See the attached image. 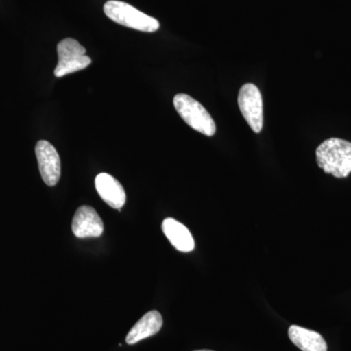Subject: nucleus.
I'll list each match as a JSON object with an SVG mask.
<instances>
[{
  "instance_id": "obj_1",
  "label": "nucleus",
  "mask_w": 351,
  "mask_h": 351,
  "mask_svg": "<svg viewBox=\"0 0 351 351\" xmlns=\"http://www.w3.org/2000/svg\"><path fill=\"white\" fill-rule=\"evenodd\" d=\"M318 166L326 174L346 178L351 173V143L343 138L324 141L316 149Z\"/></svg>"
},
{
  "instance_id": "obj_2",
  "label": "nucleus",
  "mask_w": 351,
  "mask_h": 351,
  "mask_svg": "<svg viewBox=\"0 0 351 351\" xmlns=\"http://www.w3.org/2000/svg\"><path fill=\"white\" fill-rule=\"evenodd\" d=\"M104 12L117 24L137 31L154 32L160 27L158 21L141 12L126 2L110 0L104 6Z\"/></svg>"
},
{
  "instance_id": "obj_3",
  "label": "nucleus",
  "mask_w": 351,
  "mask_h": 351,
  "mask_svg": "<svg viewBox=\"0 0 351 351\" xmlns=\"http://www.w3.org/2000/svg\"><path fill=\"white\" fill-rule=\"evenodd\" d=\"M174 107L184 121L203 135L212 137L216 133V123L206 108L186 94L174 97Z\"/></svg>"
},
{
  "instance_id": "obj_4",
  "label": "nucleus",
  "mask_w": 351,
  "mask_h": 351,
  "mask_svg": "<svg viewBox=\"0 0 351 351\" xmlns=\"http://www.w3.org/2000/svg\"><path fill=\"white\" fill-rule=\"evenodd\" d=\"M57 52L59 61L54 71L56 77L82 71L92 63L91 58L86 55V49L73 38L62 40L58 44Z\"/></svg>"
},
{
  "instance_id": "obj_5",
  "label": "nucleus",
  "mask_w": 351,
  "mask_h": 351,
  "mask_svg": "<svg viewBox=\"0 0 351 351\" xmlns=\"http://www.w3.org/2000/svg\"><path fill=\"white\" fill-rule=\"evenodd\" d=\"M240 112L255 133H260L263 125V98L256 85L247 83L240 88L239 94Z\"/></svg>"
},
{
  "instance_id": "obj_6",
  "label": "nucleus",
  "mask_w": 351,
  "mask_h": 351,
  "mask_svg": "<svg viewBox=\"0 0 351 351\" xmlns=\"http://www.w3.org/2000/svg\"><path fill=\"white\" fill-rule=\"evenodd\" d=\"M36 154L43 182L48 186H56L61 177V159L56 149L47 141L41 140L36 145Z\"/></svg>"
},
{
  "instance_id": "obj_7",
  "label": "nucleus",
  "mask_w": 351,
  "mask_h": 351,
  "mask_svg": "<svg viewBox=\"0 0 351 351\" xmlns=\"http://www.w3.org/2000/svg\"><path fill=\"white\" fill-rule=\"evenodd\" d=\"M71 230L78 239L99 237L104 232V223L94 208L80 206L73 217Z\"/></svg>"
},
{
  "instance_id": "obj_8",
  "label": "nucleus",
  "mask_w": 351,
  "mask_h": 351,
  "mask_svg": "<svg viewBox=\"0 0 351 351\" xmlns=\"http://www.w3.org/2000/svg\"><path fill=\"white\" fill-rule=\"evenodd\" d=\"M95 186L101 199L114 209H121L126 202V193L123 186L114 177L101 173L96 177Z\"/></svg>"
},
{
  "instance_id": "obj_9",
  "label": "nucleus",
  "mask_w": 351,
  "mask_h": 351,
  "mask_svg": "<svg viewBox=\"0 0 351 351\" xmlns=\"http://www.w3.org/2000/svg\"><path fill=\"white\" fill-rule=\"evenodd\" d=\"M163 325L161 314L157 311H149L132 327L126 337L128 345H135L138 341L154 336L160 331Z\"/></svg>"
},
{
  "instance_id": "obj_10",
  "label": "nucleus",
  "mask_w": 351,
  "mask_h": 351,
  "mask_svg": "<svg viewBox=\"0 0 351 351\" xmlns=\"http://www.w3.org/2000/svg\"><path fill=\"white\" fill-rule=\"evenodd\" d=\"M162 230L165 237L169 240L170 243L177 250L191 252L195 249V243L193 235L186 226L182 225L180 221L173 218L164 219L162 223Z\"/></svg>"
},
{
  "instance_id": "obj_11",
  "label": "nucleus",
  "mask_w": 351,
  "mask_h": 351,
  "mask_svg": "<svg viewBox=\"0 0 351 351\" xmlns=\"http://www.w3.org/2000/svg\"><path fill=\"white\" fill-rule=\"evenodd\" d=\"M288 335L292 343L302 351H327L326 341L319 332L292 325Z\"/></svg>"
},
{
  "instance_id": "obj_12",
  "label": "nucleus",
  "mask_w": 351,
  "mask_h": 351,
  "mask_svg": "<svg viewBox=\"0 0 351 351\" xmlns=\"http://www.w3.org/2000/svg\"><path fill=\"white\" fill-rule=\"evenodd\" d=\"M195 351H213V350H195Z\"/></svg>"
}]
</instances>
